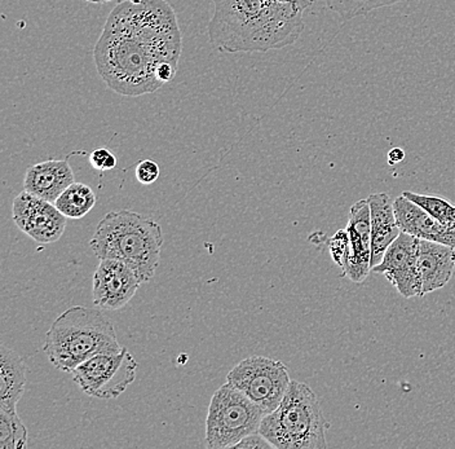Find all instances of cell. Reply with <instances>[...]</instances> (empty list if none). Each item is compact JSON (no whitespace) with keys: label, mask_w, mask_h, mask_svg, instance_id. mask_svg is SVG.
<instances>
[{"label":"cell","mask_w":455,"mask_h":449,"mask_svg":"<svg viewBox=\"0 0 455 449\" xmlns=\"http://www.w3.org/2000/svg\"><path fill=\"white\" fill-rule=\"evenodd\" d=\"M128 2L133 3V4H139V3H141L142 0H128Z\"/></svg>","instance_id":"obj_28"},{"label":"cell","mask_w":455,"mask_h":449,"mask_svg":"<svg viewBox=\"0 0 455 449\" xmlns=\"http://www.w3.org/2000/svg\"><path fill=\"white\" fill-rule=\"evenodd\" d=\"M159 174H161V170H159L158 164L153 160H142L139 162L135 169L136 179H138L139 183L144 184V186L156 183L158 180Z\"/></svg>","instance_id":"obj_24"},{"label":"cell","mask_w":455,"mask_h":449,"mask_svg":"<svg viewBox=\"0 0 455 449\" xmlns=\"http://www.w3.org/2000/svg\"><path fill=\"white\" fill-rule=\"evenodd\" d=\"M28 382V366L22 357L2 345L0 348V408L17 412Z\"/></svg>","instance_id":"obj_17"},{"label":"cell","mask_w":455,"mask_h":449,"mask_svg":"<svg viewBox=\"0 0 455 449\" xmlns=\"http://www.w3.org/2000/svg\"><path fill=\"white\" fill-rule=\"evenodd\" d=\"M90 164L100 172H109L116 169L118 160L108 148H96L91 152Z\"/></svg>","instance_id":"obj_23"},{"label":"cell","mask_w":455,"mask_h":449,"mask_svg":"<svg viewBox=\"0 0 455 449\" xmlns=\"http://www.w3.org/2000/svg\"><path fill=\"white\" fill-rule=\"evenodd\" d=\"M275 448L260 433L247 435L233 449Z\"/></svg>","instance_id":"obj_25"},{"label":"cell","mask_w":455,"mask_h":449,"mask_svg":"<svg viewBox=\"0 0 455 449\" xmlns=\"http://www.w3.org/2000/svg\"><path fill=\"white\" fill-rule=\"evenodd\" d=\"M28 448V429L17 412L0 408V449Z\"/></svg>","instance_id":"obj_20"},{"label":"cell","mask_w":455,"mask_h":449,"mask_svg":"<svg viewBox=\"0 0 455 449\" xmlns=\"http://www.w3.org/2000/svg\"><path fill=\"white\" fill-rule=\"evenodd\" d=\"M12 219L20 231L39 244L56 243L67 229L68 218L60 212L55 204L27 190L14 198Z\"/></svg>","instance_id":"obj_10"},{"label":"cell","mask_w":455,"mask_h":449,"mask_svg":"<svg viewBox=\"0 0 455 449\" xmlns=\"http://www.w3.org/2000/svg\"><path fill=\"white\" fill-rule=\"evenodd\" d=\"M227 382L268 414L283 402L291 378L283 362L254 355L238 363L228 373Z\"/></svg>","instance_id":"obj_7"},{"label":"cell","mask_w":455,"mask_h":449,"mask_svg":"<svg viewBox=\"0 0 455 449\" xmlns=\"http://www.w3.org/2000/svg\"><path fill=\"white\" fill-rule=\"evenodd\" d=\"M93 305L107 311H116L135 297L140 278L124 261L101 260L93 274Z\"/></svg>","instance_id":"obj_11"},{"label":"cell","mask_w":455,"mask_h":449,"mask_svg":"<svg viewBox=\"0 0 455 449\" xmlns=\"http://www.w3.org/2000/svg\"><path fill=\"white\" fill-rule=\"evenodd\" d=\"M329 429L317 395L306 383L291 381L281 405L264 416L259 433L277 449H325Z\"/></svg>","instance_id":"obj_5"},{"label":"cell","mask_w":455,"mask_h":449,"mask_svg":"<svg viewBox=\"0 0 455 449\" xmlns=\"http://www.w3.org/2000/svg\"><path fill=\"white\" fill-rule=\"evenodd\" d=\"M419 238L401 232L387 249L382 261L372 267L371 274L386 276L403 298L423 297L422 280L418 269Z\"/></svg>","instance_id":"obj_9"},{"label":"cell","mask_w":455,"mask_h":449,"mask_svg":"<svg viewBox=\"0 0 455 449\" xmlns=\"http://www.w3.org/2000/svg\"><path fill=\"white\" fill-rule=\"evenodd\" d=\"M348 255L341 272L355 284H361L371 274V226L368 200L357 201L349 210Z\"/></svg>","instance_id":"obj_12"},{"label":"cell","mask_w":455,"mask_h":449,"mask_svg":"<svg viewBox=\"0 0 455 449\" xmlns=\"http://www.w3.org/2000/svg\"><path fill=\"white\" fill-rule=\"evenodd\" d=\"M207 33L227 53H266L294 44L311 0H212Z\"/></svg>","instance_id":"obj_2"},{"label":"cell","mask_w":455,"mask_h":449,"mask_svg":"<svg viewBox=\"0 0 455 449\" xmlns=\"http://www.w3.org/2000/svg\"><path fill=\"white\" fill-rule=\"evenodd\" d=\"M55 204L65 217L81 219L95 207L96 195L91 187L74 181L60 195Z\"/></svg>","instance_id":"obj_18"},{"label":"cell","mask_w":455,"mask_h":449,"mask_svg":"<svg viewBox=\"0 0 455 449\" xmlns=\"http://www.w3.org/2000/svg\"><path fill=\"white\" fill-rule=\"evenodd\" d=\"M348 245L349 240L347 229H339L327 241V246H329L332 261L340 269H343L344 263H346L347 255H348Z\"/></svg>","instance_id":"obj_22"},{"label":"cell","mask_w":455,"mask_h":449,"mask_svg":"<svg viewBox=\"0 0 455 449\" xmlns=\"http://www.w3.org/2000/svg\"><path fill=\"white\" fill-rule=\"evenodd\" d=\"M88 3H95V4H104V3L113 2V0H85Z\"/></svg>","instance_id":"obj_27"},{"label":"cell","mask_w":455,"mask_h":449,"mask_svg":"<svg viewBox=\"0 0 455 449\" xmlns=\"http://www.w3.org/2000/svg\"><path fill=\"white\" fill-rule=\"evenodd\" d=\"M403 2L406 0H327L326 4L331 12L337 13L341 19L352 20Z\"/></svg>","instance_id":"obj_21"},{"label":"cell","mask_w":455,"mask_h":449,"mask_svg":"<svg viewBox=\"0 0 455 449\" xmlns=\"http://www.w3.org/2000/svg\"><path fill=\"white\" fill-rule=\"evenodd\" d=\"M455 249L443 244L419 240L418 269L422 280V294L436 292L453 277Z\"/></svg>","instance_id":"obj_14"},{"label":"cell","mask_w":455,"mask_h":449,"mask_svg":"<svg viewBox=\"0 0 455 449\" xmlns=\"http://www.w3.org/2000/svg\"><path fill=\"white\" fill-rule=\"evenodd\" d=\"M183 39L166 0H124L110 12L93 50L102 81L114 92L138 98L158 91L159 68L179 65Z\"/></svg>","instance_id":"obj_1"},{"label":"cell","mask_w":455,"mask_h":449,"mask_svg":"<svg viewBox=\"0 0 455 449\" xmlns=\"http://www.w3.org/2000/svg\"><path fill=\"white\" fill-rule=\"evenodd\" d=\"M408 200L426 210L431 217L439 220L446 229H455V204L439 196L418 195L405 190L403 193Z\"/></svg>","instance_id":"obj_19"},{"label":"cell","mask_w":455,"mask_h":449,"mask_svg":"<svg viewBox=\"0 0 455 449\" xmlns=\"http://www.w3.org/2000/svg\"><path fill=\"white\" fill-rule=\"evenodd\" d=\"M139 363L126 348L112 354H99L71 372V378L88 397L116 399L135 382Z\"/></svg>","instance_id":"obj_8"},{"label":"cell","mask_w":455,"mask_h":449,"mask_svg":"<svg viewBox=\"0 0 455 449\" xmlns=\"http://www.w3.org/2000/svg\"><path fill=\"white\" fill-rule=\"evenodd\" d=\"M405 158V152H403L401 148H394V149L389 150L388 153V162L389 164H400V162L403 161Z\"/></svg>","instance_id":"obj_26"},{"label":"cell","mask_w":455,"mask_h":449,"mask_svg":"<svg viewBox=\"0 0 455 449\" xmlns=\"http://www.w3.org/2000/svg\"><path fill=\"white\" fill-rule=\"evenodd\" d=\"M264 412L229 383L213 392L206 419V445L233 448L247 435L258 433Z\"/></svg>","instance_id":"obj_6"},{"label":"cell","mask_w":455,"mask_h":449,"mask_svg":"<svg viewBox=\"0 0 455 449\" xmlns=\"http://www.w3.org/2000/svg\"><path fill=\"white\" fill-rule=\"evenodd\" d=\"M73 183L74 172L68 160H47L28 167L24 189L55 204L60 195Z\"/></svg>","instance_id":"obj_15"},{"label":"cell","mask_w":455,"mask_h":449,"mask_svg":"<svg viewBox=\"0 0 455 449\" xmlns=\"http://www.w3.org/2000/svg\"><path fill=\"white\" fill-rule=\"evenodd\" d=\"M121 349L112 321L99 309L84 306L70 307L56 317L43 346L48 362L64 373L95 355Z\"/></svg>","instance_id":"obj_4"},{"label":"cell","mask_w":455,"mask_h":449,"mask_svg":"<svg viewBox=\"0 0 455 449\" xmlns=\"http://www.w3.org/2000/svg\"><path fill=\"white\" fill-rule=\"evenodd\" d=\"M164 243L162 227L155 219L119 210L101 219L90 245L100 261H124L144 284L156 275Z\"/></svg>","instance_id":"obj_3"},{"label":"cell","mask_w":455,"mask_h":449,"mask_svg":"<svg viewBox=\"0 0 455 449\" xmlns=\"http://www.w3.org/2000/svg\"><path fill=\"white\" fill-rule=\"evenodd\" d=\"M394 207L401 231L419 240L443 244L455 249V229H446L426 210L411 203L403 195L394 201Z\"/></svg>","instance_id":"obj_13"},{"label":"cell","mask_w":455,"mask_h":449,"mask_svg":"<svg viewBox=\"0 0 455 449\" xmlns=\"http://www.w3.org/2000/svg\"><path fill=\"white\" fill-rule=\"evenodd\" d=\"M371 226V269L382 261L387 249L400 236L394 201L386 193H374L366 198Z\"/></svg>","instance_id":"obj_16"}]
</instances>
